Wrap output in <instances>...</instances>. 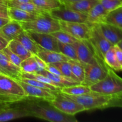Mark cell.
Instances as JSON below:
<instances>
[{"mask_svg": "<svg viewBox=\"0 0 122 122\" xmlns=\"http://www.w3.org/2000/svg\"><path fill=\"white\" fill-rule=\"evenodd\" d=\"M117 45L118 46H119V47H120V48L122 49V40L120 41L117 44Z\"/></svg>", "mask_w": 122, "mask_h": 122, "instance_id": "obj_49", "label": "cell"}, {"mask_svg": "<svg viewBox=\"0 0 122 122\" xmlns=\"http://www.w3.org/2000/svg\"><path fill=\"white\" fill-rule=\"evenodd\" d=\"M8 0H0V9H7Z\"/></svg>", "mask_w": 122, "mask_h": 122, "instance_id": "obj_45", "label": "cell"}, {"mask_svg": "<svg viewBox=\"0 0 122 122\" xmlns=\"http://www.w3.org/2000/svg\"><path fill=\"white\" fill-rule=\"evenodd\" d=\"M108 13L122 7V0H98Z\"/></svg>", "mask_w": 122, "mask_h": 122, "instance_id": "obj_37", "label": "cell"}, {"mask_svg": "<svg viewBox=\"0 0 122 122\" xmlns=\"http://www.w3.org/2000/svg\"><path fill=\"white\" fill-rule=\"evenodd\" d=\"M23 89L27 97L41 98L50 101L55 97V95L58 91H52L46 90L39 87L31 85L25 83L20 80H17Z\"/></svg>", "mask_w": 122, "mask_h": 122, "instance_id": "obj_13", "label": "cell"}, {"mask_svg": "<svg viewBox=\"0 0 122 122\" xmlns=\"http://www.w3.org/2000/svg\"><path fill=\"white\" fill-rule=\"evenodd\" d=\"M49 101L58 110L69 115L75 116L77 113L85 111L84 107L81 104L61 92L56 93L55 97Z\"/></svg>", "mask_w": 122, "mask_h": 122, "instance_id": "obj_7", "label": "cell"}, {"mask_svg": "<svg viewBox=\"0 0 122 122\" xmlns=\"http://www.w3.org/2000/svg\"><path fill=\"white\" fill-rule=\"evenodd\" d=\"M27 117H30V115L26 110L15 106L13 107L10 106L0 112V122H8Z\"/></svg>", "mask_w": 122, "mask_h": 122, "instance_id": "obj_17", "label": "cell"}, {"mask_svg": "<svg viewBox=\"0 0 122 122\" xmlns=\"http://www.w3.org/2000/svg\"><path fill=\"white\" fill-rule=\"evenodd\" d=\"M97 2L98 0H80L72 2H63V4L70 9L88 14Z\"/></svg>", "mask_w": 122, "mask_h": 122, "instance_id": "obj_23", "label": "cell"}, {"mask_svg": "<svg viewBox=\"0 0 122 122\" xmlns=\"http://www.w3.org/2000/svg\"><path fill=\"white\" fill-rule=\"evenodd\" d=\"M88 40L94 48L95 54L102 60L107 51L113 46L105 38L97 24H91V35Z\"/></svg>", "mask_w": 122, "mask_h": 122, "instance_id": "obj_8", "label": "cell"}, {"mask_svg": "<svg viewBox=\"0 0 122 122\" xmlns=\"http://www.w3.org/2000/svg\"><path fill=\"white\" fill-rule=\"evenodd\" d=\"M20 67L21 72L28 73H37L38 71L42 70V69L38 66L33 55L23 60Z\"/></svg>", "mask_w": 122, "mask_h": 122, "instance_id": "obj_28", "label": "cell"}, {"mask_svg": "<svg viewBox=\"0 0 122 122\" xmlns=\"http://www.w3.org/2000/svg\"><path fill=\"white\" fill-rule=\"evenodd\" d=\"M64 94L81 104L84 107L85 111L103 110L111 107L122 108V94L110 95L95 92L77 96Z\"/></svg>", "mask_w": 122, "mask_h": 122, "instance_id": "obj_2", "label": "cell"}, {"mask_svg": "<svg viewBox=\"0 0 122 122\" xmlns=\"http://www.w3.org/2000/svg\"><path fill=\"white\" fill-rule=\"evenodd\" d=\"M27 32L34 41L42 48L49 51L59 52L58 40L51 33Z\"/></svg>", "mask_w": 122, "mask_h": 122, "instance_id": "obj_12", "label": "cell"}, {"mask_svg": "<svg viewBox=\"0 0 122 122\" xmlns=\"http://www.w3.org/2000/svg\"><path fill=\"white\" fill-rule=\"evenodd\" d=\"M20 78L32 79H35L36 80V81H40V82H44V83H47V84L51 85L54 86L56 87H58V88H61V89L63 88L60 85L54 82L53 81L50 79V78H48L46 76L38 73H28L21 72V75H20Z\"/></svg>", "mask_w": 122, "mask_h": 122, "instance_id": "obj_33", "label": "cell"}, {"mask_svg": "<svg viewBox=\"0 0 122 122\" xmlns=\"http://www.w3.org/2000/svg\"><path fill=\"white\" fill-rule=\"evenodd\" d=\"M105 22L114 25L122 30V7L108 13Z\"/></svg>", "mask_w": 122, "mask_h": 122, "instance_id": "obj_29", "label": "cell"}, {"mask_svg": "<svg viewBox=\"0 0 122 122\" xmlns=\"http://www.w3.org/2000/svg\"><path fill=\"white\" fill-rule=\"evenodd\" d=\"M97 25L105 38L113 46L122 40V30L120 28L106 22Z\"/></svg>", "mask_w": 122, "mask_h": 122, "instance_id": "obj_14", "label": "cell"}, {"mask_svg": "<svg viewBox=\"0 0 122 122\" xmlns=\"http://www.w3.org/2000/svg\"><path fill=\"white\" fill-rule=\"evenodd\" d=\"M0 74H3V75H4V74L3 73V72H2V71L1 70V69H0Z\"/></svg>", "mask_w": 122, "mask_h": 122, "instance_id": "obj_50", "label": "cell"}, {"mask_svg": "<svg viewBox=\"0 0 122 122\" xmlns=\"http://www.w3.org/2000/svg\"><path fill=\"white\" fill-rule=\"evenodd\" d=\"M37 56L40 57L46 64H52L60 61H68L70 60L60 52L49 51L41 48V50L37 54Z\"/></svg>", "mask_w": 122, "mask_h": 122, "instance_id": "obj_20", "label": "cell"}, {"mask_svg": "<svg viewBox=\"0 0 122 122\" xmlns=\"http://www.w3.org/2000/svg\"><path fill=\"white\" fill-rule=\"evenodd\" d=\"M15 39L19 41L33 55H37L41 48V46L38 45L34 41V40L30 36L28 32L26 30L23 31L15 38Z\"/></svg>", "mask_w": 122, "mask_h": 122, "instance_id": "obj_21", "label": "cell"}, {"mask_svg": "<svg viewBox=\"0 0 122 122\" xmlns=\"http://www.w3.org/2000/svg\"><path fill=\"white\" fill-rule=\"evenodd\" d=\"M8 42L5 38L0 36V51H2L8 45Z\"/></svg>", "mask_w": 122, "mask_h": 122, "instance_id": "obj_42", "label": "cell"}, {"mask_svg": "<svg viewBox=\"0 0 122 122\" xmlns=\"http://www.w3.org/2000/svg\"><path fill=\"white\" fill-rule=\"evenodd\" d=\"M107 14L108 12L98 1L88 13L87 23L89 24H100L105 22Z\"/></svg>", "mask_w": 122, "mask_h": 122, "instance_id": "obj_19", "label": "cell"}, {"mask_svg": "<svg viewBox=\"0 0 122 122\" xmlns=\"http://www.w3.org/2000/svg\"><path fill=\"white\" fill-rule=\"evenodd\" d=\"M37 73L46 76L50 79L53 81L54 82L60 85L63 88L64 86H70L77 85L81 84V83L80 82H77L72 79L66 77L63 75H57L51 73L45 69H43V70L38 71Z\"/></svg>", "mask_w": 122, "mask_h": 122, "instance_id": "obj_22", "label": "cell"}, {"mask_svg": "<svg viewBox=\"0 0 122 122\" xmlns=\"http://www.w3.org/2000/svg\"><path fill=\"white\" fill-rule=\"evenodd\" d=\"M8 1H13V2H32V0H8Z\"/></svg>", "mask_w": 122, "mask_h": 122, "instance_id": "obj_47", "label": "cell"}, {"mask_svg": "<svg viewBox=\"0 0 122 122\" xmlns=\"http://www.w3.org/2000/svg\"><path fill=\"white\" fill-rule=\"evenodd\" d=\"M51 34L54 36L58 40V41L62 43L72 44L78 41L69 33L61 29L52 32Z\"/></svg>", "mask_w": 122, "mask_h": 122, "instance_id": "obj_35", "label": "cell"}, {"mask_svg": "<svg viewBox=\"0 0 122 122\" xmlns=\"http://www.w3.org/2000/svg\"><path fill=\"white\" fill-rule=\"evenodd\" d=\"M72 44L76 48L79 61L83 64H92L95 61L97 55L89 40H78Z\"/></svg>", "mask_w": 122, "mask_h": 122, "instance_id": "obj_11", "label": "cell"}, {"mask_svg": "<svg viewBox=\"0 0 122 122\" xmlns=\"http://www.w3.org/2000/svg\"><path fill=\"white\" fill-rule=\"evenodd\" d=\"M11 104H12L8 103V102H0V112H1L2 110H3L10 107Z\"/></svg>", "mask_w": 122, "mask_h": 122, "instance_id": "obj_44", "label": "cell"}, {"mask_svg": "<svg viewBox=\"0 0 122 122\" xmlns=\"http://www.w3.org/2000/svg\"><path fill=\"white\" fill-rule=\"evenodd\" d=\"M0 69L7 76L15 80L20 79L21 73L20 68L11 62L2 51H0Z\"/></svg>", "mask_w": 122, "mask_h": 122, "instance_id": "obj_15", "label": "cell"}, {"mask_svg": "<svg viewBox=\"0 0 122 122\" xmlns=\"http://www.w3.org/2000/svg\"><path fill=\"white\" fill-rule=\"evenodd\" d=\"M8 6L10 7L19 8L26 11L30 13H38V14H44L46 13H49L46 11L44 10L42 8L36 5L32 2H17L13 1H8Z\"/></svg>", "mask_w": 122, "mask_h": 122, "instance_id": "obj_24", "label": "cell"}, {"mask_svg": "<svg viewBox=\"0 0 122 122\" xmlns=\"http://www.w3.org/2000/svg\"><path fill=\"white\" fill-rule=\"evenodd\" d=\"M61 29L67 32L77 40H88L91 35V24L88 23L69 22L58 20Z\"/></svg>", "mask_w": 122, "mask_h": 122, "instance_id": "obj_9", "label": "cell"}, {"mask_svg": "<svg viewBox=\"0 0 122 122\" xmlns=\"http://www.w3.org/2000/svg\"><path fill=\"white\" fill-rule=\"evenodd\" d=\"M62 2V3L63 2H75V1H80V0H60Z\"/></svg>", "mask_w": 122, "mask_h": 122, "instance_id": "obj_48", "label": "cell"}, {"mask_svg": "<svg viewBox=\"0 0 122 122\" xmlns=\"http://www.w3.org/2000/svg\"><path fill=\"white\" fill-rule=\"evenodd\" d=\"M0 17L10 19L9 15H8V8L7 9H0Z\"/></svg>", "mask_w": 122, "mask_h": 122, "instance_id": "obj_43", "label": "cell"}, {"mask_svg": "<svg viewBox=\"0 0 122 122\" xmlns=\"http://www.w3.org/2000/svg\"><path fill=\"white\" fill-rule=\"evenodd\" d=\"M89 86L80 84L77 85L64 86L61 89V92L70 95H81L91 92Z\"/></svg>", "mask_w": 122, "mask_h": 122, "instance_id": "obj_27", "label": "cell"}, {"mask_svg": "<svg viewBox=\"0 0 122 122\" xmlns=\"http://www.w3.org/2000/svg\"><path fill=\"white\" fill-rule=\"evenodd\" d=\"M52 64H54L55 66H56L59 69V70L63 76L71 78L72 79L75 80V81H77V82H79L77 81V79L74 76V75H73L72 71H71V64L69 63V61H68L57 62V63H52Z\"/></svg>", "mask_w": 122, "mask_h": 122, "instance_id": "obj_34", "label": "cell"}, {"mask_svg": "<svg viewBox=\"0 0 122 122\" xmlns=\"http://www.w3.org/2000/svg\"><path fill=\"white\" fill-rule=\"evenodd\" d=\"M11 20L10 19H6V18H1L0 17V28L5 25L9 22Z\"/></svg>", "mask_w": 122, "mask_h": 122, "instance_id": "obj_46", "label": "cell"}, {"mask_svg": "<svg viewBox=\"0 0 122 122\" xmlns=\"http://www.w3.org/2000/svg\"><path fill=\"white\" fill-rule=\"evenodd\" d=\"M32 2L48 12L63 5L60 0H32Z\"/></svg>", "mask_w": 122, "mask_h": 122, "instance_id": "obj_32", "label": "cell"}, {"mask_svg": "<svg viewBox=\"0 0 122 122\" xmlns=\"http://www.w3.org/2000/svg\"><path fill=\"white\" fill-rule=\"evenodd\" d=\"M2 51L8 57V58L10 60L11 62H12L15 66L20 67V64H21V63L22 62L23 60L17 55H16L14 52H13L8 46L5 48Z\"/></svg>", "mask_w": 122, "mask_h": 122, "instance_id": "obj_38", "label": "cell"}, {"mask_svg": "<svg viewBox=\"0 0 122 122\" xmlns=\"http://www.w3.org/2000/svg\"><path fill=\"white\" fill-rule=\"evenodd\" d=\"M92 92L103 94H122V78L115 71L108 67L106 77L100 82L89 86Z\"/></svg>", "mask_w": 122, "mask_h": 122, "instance_id": "obj_5", "label": "cell"}, {"mask_svg": "<svg viewBox=\"0 0 122 122\" xmlns=\"http://www.w3.org/2000/svg\"><path fill=\"white\" fill-rule=\"evenodd\" d=\"M20 81L27 83V84L39 87V88H42V89H46V90L52 91H58L61 92V88L56 87L54 86H52L51 85L47 84L44 82H40V81H36L32 79H27V78H20Z\"/></svg>", "mask_w": 122, "mask_h": 122, "instance_id": "obj_36", "label": "cell"}, {"mask_svg": "<svg viewBox=\"0 0 122 122\" xmlns=\"http://www.w3.org/2000/svg\"><path fill=\"white\" fill-rule=\"evenodd\" d=\"M45 70H46L49 72L51 73L54 74V75H62L61 73L60 72L59 69L52 64H47V66H46V67L45 69Z\"/></svg>", "mask_w": 122, "mask_h": 122, "instance_id": "obj_39", "label": "cell"}, {"mask_svg": "<svg viewBox=\"0 0 122 122\" xmlns=\"http://www.w3.org/2000/svg\"><path fill=\"white\" fill-rule=\"evenodd\" d=\"M104 61L110 68L113 69L114 71H122V68L120 63L118 61L116 55L114 46L111 47L107 51L104 56Z\"/></svg>", "mask_w": 122, "mask_h": 122, "instance_id": "obj_26", "label": "cell"}, {"mask_svg": "<svg viewBox=\"0 0 122 122\" xmlns=\"http://www.w3.org/2000/svg\"><path fill=\"white\" fill-rule=\"evenodd\" d=\"M8 13L11 20H15L19 22H28L36 20L41 14L30 13L14 7H8Z\"/></svg>", "mask_w": 122, "mask_h": 122, "instance_id": "obj_18", "label": "cell"}, {"mask_svg": "<svg viewBox=\"0 0 122 122\" xmlns=\"http://www.w3.org/2000/svg\"><path fill=\"white\" fill-rule=\"evenodd\" d=\"M35 57V59L36 61L37 64H38V66L43 70V69H45L46 67V66H47V64L43 60H42L40 57H38L37 55H33Z\"/></svg>", "mask_w": 122, "mask_h": 122, "instance_id": "obj_41", "label": "cell"}, {"mask_svg": "<svg viewBox=\"0 0 122 122\" xmlns=\"http://www.w3.org/2000/svg\"><path fill=\"white\" fill-rule=\"evenodd\" d=\"M85 77L82 84L89 86L100 82L106 76L108 66L104 60L97 56L96 60L92 64H83Z\"/></svg>", "mask_w": 122, "mask_h": 122, "instance_id": "obj_6", "label": "cell"}, {"mask_svg": "<svg viewBox=\"0 0 122 122\" xmlns=\"http://www.w3.org/2000/svg\"><path fill=\"white\" fill-rule=\"evenodd\" d=\"M26 97L23 89L17 80L0 74V101L13 104Z\"/></svg>", "mask_w": 122, "mask_h": 122, "instance_id": "obj_3", "label": "cell"}, {"mask_svg": "<svg viewBox=\"0 0 122 122\" xmlns=\"http://www.w3.org/2000/svg\"><path fill=\"white\" fill-rule=\"evenodd\" d=\"M0 102H2V101H0Z\"/></svg>", "mask_w": 122, "mask_h": 122, "instance_id": "obj_51", "label": "cell"}, {"mask_svg": "<svg viewBox=\"0 0 122 122\" xmlns=\"http://www.w3.org/2000/svg\"><path fill=\"white\" fill-rule=\"evenodd\" d=\"M49 13L52 17L58 20L69 22L87 23L88 14L70 9L63 4L61 7L50 11Z\"/></svg>", "mask_w": 122, "mask_h": 122, "instance_id": "obj_10", "label": "cell"}, {"mask_svg": "<svg viewBox=\"0 0 122 122\" xmlns=\"http://www.w3.org/2000/svg\"><path fill=\"white\" fill-rule=\"evenodd\" d=\"M114 48L117 60L119 63H120V66H121L122 68V50L117 45H114Z\"/></svg>", "mask_w": 122, "mask_h": 122, "instance_id": "obj_40", "label": "cell"}, {"mask_svg": "<svg viewBox=\"0 0 122 122\" xmlns=\"http://www.w3.org/2000/svg\"><path fill=\"white\" fill-rule=\"evenodd\" d=\"M7 46L13 52L17 55L22 60L33 56V54L29 51H28L19 41L15 39L10 41L8 42Z\"/></svg>", "mask_w": 122, "mask_h": 122, "instance_id": "obj_25", "label": "cell"}, {"mask_svg": "<svg viewBox=\"0 0 122 122\" xmlns=\"http://www.w3.org/2000/svg\"><path fill=\"white\" fill-rule=\"evenodd\" d=\"M23 31H24V29L20 22L11 20L0 28V36L9 42L10 41L15 39Z\"/></svg>", "mask_w": 122, "mask_h": 122, "instance_id": "obj_16", "label": "cell"}, {"mask_svg": "<svg viewBox=\"0 0 122 122\" xmlns=\"http://www.w3.org/2000/svg\"><path fill=\"white\" fill-rule=\"evenodd\" d=\"M69 62L71 64L73 75L82 84L85 77L84 66L82 63L77 60L70 59L69 60Z\"/></svg>", "mask_w": 122, "mask_h": 122, "instance_id": "obj_30", "label": "cell"}, {"mask_svg": "<svg viewBox=\"0 0 122 122\" xmlns=\"http://www.w3.org/2000/svg\"><path fill=\"white\" fill-rule=\"evenodd\" d=\"M58 45L60 52L69 57L70 59L78 61L76 48L73 44H65L58 41Z\"/></svg>", "mask_w": 122, "mask_h": 122, "instance_id": "obj_31", "label": "cell"}, {"mask_svg": "<svg viewBox=\"0 0 122 122\" xmlns=\"http://www.w3.org/2000/svg\"><path fill=\"white\" fill-rule=\"evenodd\" d=\"M24 30L35 33H51L61 29L59 21L49 13L41 14L36 20L28 22H20Z\"/></svg>", "mask_w": 122, "mask_h": 122, "instance_id": "obj_4", "label": "cell"}, {"mask_svg": "<svg viewBox=\"0 0 122 122\" xmlns=\"http://www.w3.org/2000/svg\"><path fill=\"white\" fill-rule=\"evenodd\" d=\"M26 110L30 117L51 122H77L75 116L64 114L58 110L46 100L26 97L12 104Z\"/></svg>", "mask_w": 122, "mask_h": 122, "instance_id": "obj_1", "label": "cell"}]
</instances>
